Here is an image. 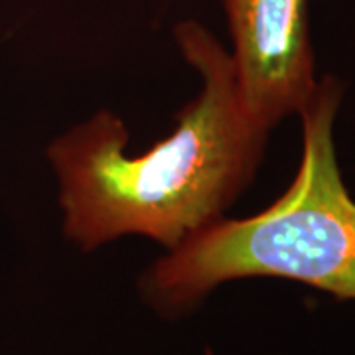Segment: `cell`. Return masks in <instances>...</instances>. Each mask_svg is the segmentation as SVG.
I'll return each mask as SVG.
<instances>
[{"label": "cell", "instance_id": "cell-1", "mask_svg": "<svg viewBox=\"0 0 355 355\" xmlns=\"http://www.w3.org/2000/svg\"><path fill=\"white\" fill-rule=\"evenodd\" d=\"M176 34L203 91L168 139L127 156V128L99 113L50 146L65 233L83 249L137 233L172 251L219 219L259 166L266 128L243 105L231 55L193 22Z\"/></svg>", "mask_w": 355, "mask_h": 355}, {"label": "cell", "instance_id": "cell-2", "mask_svg": "<svg viewBox=\"0 0 355 355\" xmlns=\"http://www.w3.org/2000/svg\"><path fill=\"white\" fill-rule=\"evenodd\" d=\"M340 87L318 85L300 109L304 153L279 202L249 219L205 225L150 268L144 292L160 310H182L235 279L277 277L355 300V202L331 139Z\"/></svg>", "mask_w": 355, "mask_h": 355}, {"label": "cell", "instance_id": "cell-3", "mask_svg": "<svg viewBox=\"0 0 355 355\" xmlns=\"http://www.w3.org/2000/svg\"><path fill=\"white\" fill-rule=\"evenodd\" d=\"M235 53L237 89L254 121L266 130L300 113L314 95V55L306 0H223Z\"/></svg>", "mask_w": 355, "mask_h": 355}]
</instances>
